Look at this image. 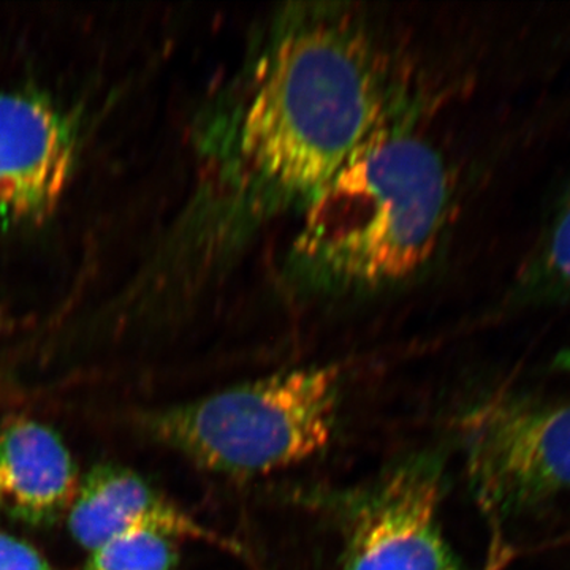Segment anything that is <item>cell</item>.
Listing matches in <instances>:
<instances>
[{"mask_svg": "<svg viewBox=\"0 0 570 570\" xmlns=\"http://www.w3.org/2000/svg\"><path fill=\"white\" fill-rule=\"evenodd\" d=\"M412 104L362 14L330 3L281 10L230 88L198 112L193 190L119 288L121 305L157 317L193 302L367 141L414 122Z\"/></svg>", "mask_w": 570, "mask_h": 570, "instance_id": "cell-1", "label": "cell"}, {"mask_svg": "<svg viewBox=\"0 0 570 570\" xmlns=\"http://www.w3.org/2000/svg\"><path fill=\"white\" fill-rule=\"evenodd\" d=\"M412 126L377 134L296 214L279 264L281 288L292 299L370 298L433 264L452 216V176Z\"/></svg>", "mask_w": 570, "mask_h": 570, "instance_id": "cell-2", "label": "cell"}, {"mask_svg": "<svg viewBox=\"0 0 570 570\" xmlns=\"http://www.w3.org/2000/svg\"><path fill=\"white\" fill-rule=\"evenodd\" d=\"M341 393V367H298L135 420L142 433L206 471L254 478L324 452L335 436Z\"/></svg>", "mask_w": 570, "mask_h": 570, "instance_id": "cell-3", "label": "cell"}, {"mask_svg": "<svg viewBox=\"0 0 570 570\" xmlns=\"http://www.w3.org/2000/svg\"><path fill=\"white\" fill-rule=\"evenodd\" d=\"M469 475L483 508L513 515L570 491V401L497 396L461 420Z\"/></svg>", "mask_w": 570, "mask_h": 570, "instance_id": "cell-4", "label": "cell"}, {"mask_svg": "<svg viewBox=\"0 0 570 570\" xmlns=\"http://www.w3.org/2000/svg\"><path fill=\"white\" fill-rule=\"evenodd\" d=\"M444 466L420 453L370 485L326 494L344 532L343 570H463L439 521Z\"/></svg>", "mask_w": 570, "mask_h": 570, "instance_id": "cell-5", "label": "cell"}, {"mask_svg": "<svg viewBox=\"0 0 570 570\" xmlns=\"http://www.w3.org/2000/svg\"><path fill=\"white\" fill-rule=\"evenodd\" d=\"M77 159L73 127L36 94L0 91V219L40 224L61 204Z\"/></svg>", "mask_w": 570, "mask_h": 570, "instance_id": "cell-6", "label": "cell"}, {"mask_svg": "<svg viewBox=\"0 0 570 570\" xmlns=\"http://www.w3.org/2000/svg\"><path fill=\"white\" fill-rule=\"evenodd\" d=\"M67 523L82 549H99L130 532H154L171 540L214 543L242 553V547L220 538L149 485L141 475L116 464H99L80 482Z\"/></svg>", "mask_w": 570, "mask_h": 570, "instance_id": "cell-7", "label": "cell"}, {"mask_svg": "<svg viewBox=\"0 0 570 570\" xmlns=\"http://www.w3.org/2000/svg\"><path fill=\"white\" fill-rule=\"evenodd\" d=\"M81 480L52 428L32 419L0 423V512L29 527H51L69 512Z\"/></svg>", "mask_w": 570, "mask_h": 570, "instance_id": "cell-8", "label": "cell"}, {"mask_svg": "<svg viewBox=\"0 0 570 570\" xmlns=\"http://www.w3.org/2000/svg\"><path fill=\"white\" fill-rule=\"evenodd\" d=\"M89 553L82 570H175L178 564L175 540L154 532L118 535Z\"/></svg>", "mask_w": 570, "mask_h": 570, "instance_id": "cell-9", "label": "cell"}, {"mask_svg": "<svg viewBox=\"0 0 570 570\" xmlns=\"http://www.w3.org/2000/svg\"><path fill=\"white\" fill-rule=\"evenodd\" d=\"M531 281L539 292L570 298V197L551 225Z\"/></svg>", "mask_w": 570, "mask_h": 570, "instance_id": "cell-10", "label": "cell"}, {"mask_svg": "<svg viewBox=\"0 0 570 570\" xmlns=\"http://www.w3.org/2000/svg\"><path fill=\"white\" fill-rule=\"evenodd\" d=\"M0 570H56L31 543L0 531Z\"/></svg>", "mask_w": 570, "mask_h": 570, "instance_id": "cell-11", "label": "cell"}, {"mask_svg": "<svg viewBox=\"0 0 570 570\" xmlns=\"http://www.w3.org/2000/svg\"><path fill=\"white\" fill-rule=\"evenodd\" d=\"M11 324H13V321H11V316L6 313V311L0 309V333L6 332V330H9Z\"/></svg>", "mask_w": 570, "mask_h": 570, "instance_id": "cell-12", "label": "cell"}]
</instances>
